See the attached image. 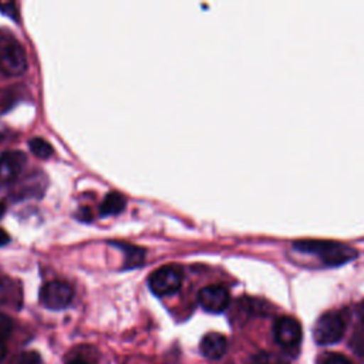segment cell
I'll use <instances>...</instances> for the list:
<instances>
[{
	"mask_svg": "<svg viewBox=\"0 0 364 364\" xmlns=\"http://www.w3.org/2000/svg\"><path fill=\"white\" fill-rule=\"evenodd\" d=\"M182 279H183V274L179 266L166 264L149 274L148 286L151 291L159 297L171 296L181 289Z\"/></svg>",
	"mask_w": 364,
	"mask_h": 364,
	"instance_id": "3",
	"label": "cell"
},
{
	"mask_svg": "<svg viewBox=\"0 0 364 364\" xmlns=\"http://www.w3.org/2000/svg\"><path fill=\"white\" fill-rule=\"evenodd\" d=\"M14 364H43V361L36 351H24L16 358Z\"/></svg>",
	"mask_w": 364,
	"mask_h": 364,
	"instance_id": "15",
	"label": "cell"
},
{
	"mask_svg": "<svg viewBox=\"0 0 364 364\" xmlns=\"http://www.w3.org/2000/svg\"><path fill=\"white\" fill-rule=\"evenodd\" d=\"M125 205H127V200L124 195L118 192H109L105 195L104 200L101 202L100 213L102 216H114L121 213L125 209Z\"/></svg>",
	"mask_w": 364,
	"mask_h": 364,
	"instance_id": "11",
	"label": "cell"
},
{
	"mask_svg": "<svg viewBox=\"0 0 364 364\" xmlns=\"http://www.w3.org/2000/svg\"><path fill=\"white\" fill-rule=\"evenodd\" d=\"M65 364H90L87 360L81 358V357H74V358H70L65 361Z\"/></svg>",
	"mask_w": 364,
	"mask_h": 364,
	"instance_id": "22",
	"label": "cell"
},
{
	"mask_svg": "<svg viewBox=\"0 0 364 364\" xmlns=\"http://www.w3.org/2000/svg\"><path fill=\"white\" fill-rule=\"evenodd\" d=\"M28 146H30V151L40 159H48L53 155V146L44 138H40V136L31 138L28 141Z\"/></svg>",
	"mask_w": 364,
	"mask_h": 364,
	"instance_id": "13",
	"label": "cell"
},
{
	"mask_svg": "<svg viewBox=\"0 0 364 364\" xmlns=\"http://www.w3.org/2000/svg\"><path fill=\"white\" fill-rule=\"evenodd\" d=\"M4 355H6V346H4L3 340H0V361L4 358Z\"/></svg>",
	"mask_w": 364,
	"mask_h": 364,
	"instance_id": "23",
	"label": "cell"
},
{
	"mask_svg": "<svg viewBox=\"0 0 364 364\" xmlns=\"http://www.w3.org/2000/svg\"><path fill=\"white\" fill-rule=\"evenodd\" d=\"M294 249L320 257V260L327 266H338L357 256L355 249L328 240H301L294 243Z\"/></svg>",
	"mask_w": 364,
	"mask_h": 364,
	"instance_id": "1",
	"label": "cell"
},
{
	"mask_svg": "<svg viewBox=\"0 0 364 364\" xmlns=\"http://www.w3.org/2000/svg\"><path fill=\"white\" fill-rule=\"evenodd\" d=\"M9 235H7V232L6 230H3L1 228H0V246H4V245H7L9 243Z\"/></svg>",
	"mask_w": 364,
	"mask_h": 364,
	"instance_id": "21",
	"label": "cell"
},
{
	"mask_svg": "<svg viewBox=\"0 0 364 364\" xmlns=\"http://www.w3.org/2000/svg\"><path fill=\"white\" fill-rule=\"evenodd\" d=\"M4 212H6V205H4V202L0 200V218L4 215Z\"/></svg>",
	"mask_w": 364,
	"mask_h": 364,
	"instance_id": "24",
	"label": "cell"
},
{
	"mask_svg": "<svg viewBox=\"0 0 364 364\" xmlns=\"http://www.w3.org/2000/svg\"><path fill=\"white\" fill-rule=\"evenodd\" d=\"M273 334L283 348L294 350L300 346L301 341V326L300 323L291 316H280L273 326Z\"/></svg>",
	"mask_w": 364,
	"mask_h": 364,
	"instance_id": "6",
	"label": "cell"
},
{
	"mask_svg": "<svg viewBox=\"0 0 364 364\" xmlns=\"http://www.w3.org/2000/svg\"><path fill=\"white\" fill-rule=\"evenodd\" d=\"M351 348L360 354V355H364V326H361L355 334H354V338L351 341Z\"/></svg>",
	"mask_w": 364,
	"mask_h": 364,
	"instance_id": "16",
	"label": "cell"
},
{
	"mask_svg": "<svg viewBox=\"0 0 364 364\" xmlns=\"http://www.w3.org/2000/svg\"><path fill=\"white\" fill-rule=\"evenodd\" d=\"M27 70V57L24 48L11 41L0 50V73L7 77L21 75Z\"/></svg>",
	"mask_w": 364,
	"mask_h": 364,
	"instance_id": "5",
	"label": "cell"
},
{
	"mask_svg": "<svg viewBox=\"0 0 364 364\" xmlns=\"http://www.w3.org/2000/svg\"><path fill=\"white\" fill-rule=\"evenodd\" d=\"M0 10L13 18H17V7L14 3H3L0 4Z\"/></svg>",
	"mask_w": 364,
	"mask_h": 364,
	"instance_id": "19",
	"label": "cell"
},
{
	"mask_svg": "<svg viewBox=\"0 0 364 364\" xmlns=\"http://www.w3.org/2000/svg\"><path fill=\"white\" fill-rule=\"evenodd\" d=\"M77 218L82 222H90L91 220V210L88 208H81L78 212H77Z\"/></svg>",
	"mask_w": 364,
	"mask_h": 364,
	"instance_id": "20",
	"label": "cell"
},
{
	"mask_svg": "<svg viewBox=\"0 0 364 364\" xmlns=\"http://www.w3.org/2000/svg\"><path fill=\"white\" fill-rule=\"evenodd\" d=\"M119 249L124 250V255H125V269H134V267H138L144 263V259H145V250L138 247V246H134V245H128V243H115Z\"/></svg>",
	"mask_w": 364,
	"mask_h": 364,
	"instance_id": "12",
	"label": "cell"
},
{
	"mask_svg": "<svg viewBox=\"0 0 364 364\" xmlns=\"http://www.w3.org/2000/svg\"><path fill=\"white\" fill-rule=\"evenodd\" d=\"M230 301V294L226 287L220 284H210L199 290L198 303L209 313H222Z\"/></svg>",
	"mask_w": 364,
	"mask_h": 364,
	"instance_id": "7",
	"label": "cell"
},
{
	"mask_svg": "<svg viewBox=\"0 0 364 364\" xmlns=\"http://www.w3.org/2000/svg\"><path fill=\"white\" fill-rule=\"evenodd\" d=\"M11 330H13V320L7 314L0 313V340H4L6 337H9Z\"/></svg>",
	"mask_w": 364,
	"mask_h": 364,
	"instance_id": "17",
	"label": "cell"
},
{
	"mask_svg": "<svg viewBox=\"0 0 364 364\" xmlns=\"http://www.w3.org/2000/svg\"><path fill=\"white\" fill-rule=\"evenodd\" d=\"M74 297L73 287L61 280L47 282L40 289V303L51 310H61L71 304Z\"/></svg>",
	"mask_w": 364,
	"mask_h": 364,
	"instance_id": "4",
	"label": "cell"
},
{
	"mask_svg": "<svg viewBox=\"0 0 364 364\" xmlns=\"http://www.w3.org/2000/svg\"><path fill=\"white\" fill-rule=\"evenodd\" d=\"M0 304L13 309H20L23 304V289L21 284L9 277L0 274Z\"/></svg>",
	"mask_w": 364,
	"mask_h": 364,
	"instance_id": "9",
	"label": "cell"
},
{
	"mask_svg": "<svg viewBox=\"0 0 364 364\" xmlns=\"http://www.w3.org/2000/svg\"><path fill=\"white\" fill-rule=\"evenodd\" d=\"M27 158L21 151L0 154V182H13L24 169Z\"/></svg>",
	"mask_w": 364,
	"mask_h": 364,
	"instance_id": "8",
	"label": "cell"
},
{
	"mask_svg": "<svg viewBox=\"0 0 364 364\" xmlns=\"http://www.w3.org/2000/svg\"><path fill=\"white\" fill-rule=\"evenodd\" d=\"M200 353L209 360H219L228 350L226 337L220 333H208L200 341Z\"/></svg>",
	"mask_w": 364,
	"mask_h": 364,
	"instance_id": "10",
	"label": "cell"
},
{
	"mask_svg": "<svg viewBox=\"0 0 364 364\" xmlns=\"http://www.w3.org/2000/svg\"><path fill=\"white\" fill-rule=\"evenodd\" d=\"M346 321L338 311H327L318 317L313 328L314 341L320 346H331L341 340Z\"/></svg>",
	"mask_w": 364,
	"mask_h": 364,
	"instance_id": "2",
	"label": "cell"
},
{
	"mask_svg": "<svg viewBox=\"0 0 364 364\" xmlns=\"http://www.w3.org/2000/svg\"><path fill=\"white\" fill-rule=\"evenodd\" d=\"M249 364H289L283 357L269 353V351H260L250 357Z\"/></svg>",
	"mask_w": 364,
	"mask_h": 364,
	"instance_id": "14",
	"label": "cell"
},
{
	"mask_svg": "<svg viewBox=\"0 0 364 364\" xmlns=\"http://www.w3.org/2000/svg\"><path fill=\"white\" fill-rule=\"evenodd\" d=\"M320 364H351V361H350L348 358H346L344 355H341V354L333 353V354L326 355V357L320 361Z\"/></svg>",
	"mask_w": 364,
	"mask_h": 364,
	"instance_id": "18",
	"label": "cell"
}]
</instances>
